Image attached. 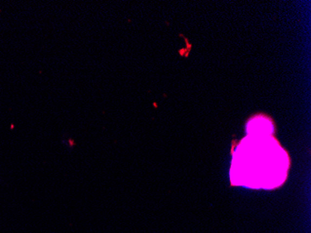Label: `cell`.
Segmentation results:
<instances>
[{
    "instance_id": "1",
    "label": "cell",
    "mask_w": 311,
    "mask_h": 233,
    "mask_svg": "<svg viewBox=\"0 0 311 233\" xmlns=\"http://www.w3.org/2000/svg\"><path fill=\"white\" fill-rule=\"evenodd\" d=\"M61 144L69 150L73 149L76 146V142L71 137H62L61 140Z\"/></svg>"
}]
</instances>
